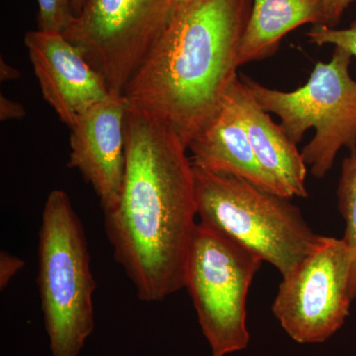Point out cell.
Instances as JSON below:
<instances>
[{"label":"cell","mask_w":356,"mask_h":356,"mask_svg":"<svg viewBox=\"0 0 356 356\" xmlns=\"http://www.w3.org/2000/svg\"><path fill=\"white\" fill-rule=\"evenodd\" d=\"M38 282L51 356H79L95 331L88 243L67 192L51 191L39 233Z\"/></svg>","instance_id":"4"},{"label":"cell","mask_w":356,"mask_h":356,"mask_svg":"<svg viewBox=\"0 0 356 356\" xmlns=\"http://www.w3.org/2000/svg\"><path fill=\"white\" fill-rule=\"evenodd\" d=\"M128 108L125 96L111 93L70 129L69 166L79 170L92 186L104 212L120 198L126 168Z\"/></svg>","instance_id":"10"},{"label":"cell","mask_w":356,"mask_h":356,"mask_svg":"<svg viewBox=\"0 0 356 356\" xmlns=\"http://www.w3.org/2000/svg\"><path fill=\"white\" fill-rule=\"evenodd\" d=\"M193 172L200 222L269 262L282 277L318 245L321 236L290 198L233 175L195 165Z\"/></svg>","instance_id":"3"},{"label":"cell","mask_w":356,"mask_h":356,"mask_svg":"<svg viewBox=\"0 0 356 356\" xmlns=\"http://www.w3.org/2000/svg\"><path fill=\"white\" fill-rule=\"evenodd\" d=\"M305 24H323L321 0H254L241 44L238 65L271 57L288 33Z\"/></svg>","instance_id":"13"},{"label":"cell","mask_w":356,"mask_h":356,"mask_svg":"<svg viewBox=\"0 0 356 356\" xmlns=\"http://www.w3.org/2000/svg\"><path fill=\"white\" fill-rule=\"evenodd\" d=\"M337 207L343 217V241L350 250V294L356 300V151L351 152L341 163V173L337 189Z\"/></svg>","instance_id":"14"},{"label":"cell","mask_w":356,"mask_h":356,"mask_svg":"<svg viewBox=\"0 0 356 356\" xmlns=\"http://www.w3.org/2000/svg\"><path fill=\"white\" fill-rule=\"evenodd\" d=\"M25 266V261L7 252H0V289L8 286L14 276Z\"/></svg>","instance_id":"18"},{"label":"cell","mask_w":356,"mask_h":356,"mask_svg":"<svg viewBox=\"0 0 356 356\" xmlns=\"http://www.w3.org/2000/svg\"><path fill=\"white\" fill-rule=\"evenodd\" d=\"M188 151L197 168L243 178L264 191L285 196L255 158L242 117L227 96L214 119L191 140Z\"/></svg>","instance_id":"12"},{"label":"cell","mask_w":356,"mask_h":356,"mask_svg":"<svg viewBox=\"0 0 356 356\" xmlns=\"http://www.w3.org/2000/svg\"><path fill=\"white\" fill-rule=\"evenodd\" d=\"M38 29L64 33L74 19L70 0H37Z\"/></svg>","instance_id":"15"},{"label":"cell","mask_w":356,"mask_h":356,"mask_svg":"<svg viewBox=\"0 0 356 356\" xmlns=\"http://www.w3.org/2000/svg\"><path fill=\"white\" fill-rule=\"evenodd\" d=\"M175 0H86L64 32L122 95L170 19Z\"/></svg>","instance_id":"8"},{"label":"cell","mask_w":356,"mask_h":356,"mask_svg":"<svg viewBox=\"0 0 356 356\" xmlns=\"http://www.w3.org/2000/svg\"><path fill=\"white\" fill-rule=\"evenodd\" d=\"M264 261L207 225L199 222L192 236L185 270L199 325L213 356L248 348V290Z\"/></svg>","instance_id":"6"},{"label":"cell","mask_w":356,"mask_h":356,"mask_svg":"<svg viewBox=\"0 0 356 356\" xmlns=\"http://www.w3.org/2000/svg\"><path fill=\"white\" fill-rule=\"evenodd\" d=\"M175 6H177V4L184 3V2L188 1V0H175Z\"/></svg>","instance_id":"22"},{"label":"cell","mask_w":356,"mask_h":356,"mask_svg":"<svg viewBox=\"0 0 356 356\" xmlns=\"http://www.w3.org/2000/svg\"><path fill=\"white\" fill-rule=\"evenodd\" d=\"M84 2L86 0H70L72 3V13H74V17L79 16L83 10Z\"/></svg>","instance_id":"21"},{"label":"cell","mask_w":356,"mask_h":356,"mask_svg":"<svg viewBox=\"0 0 356 356\" xmlns=\"http://www.w3.org/2000/svg\"><path fill=\"white\" fill-rule=\"evenodd\" d=\"M196 216L187 147L165 122L129 105L125 175L104 225L140 301H163L184 287Z\"/></svg>","instance_id":"1"},{"label":"cell","mask_w":356,"mask_h":356,"mask_svg":"<svg viewBox=\"0 0 356 356\" xmlns=\"http://www.w3.org/2000/svg\"><path fill=\"white\" fill-rule=\"evenodd\" d=\"M21 76V72L16 67L9 65L8 63L0 58V81H16Z\"/></svg>","instance_id":"20"},{"label":"cell","mask_w":356,"mask_h":356,"mask_svg":"<svg viewBox=\"0 0 356 356\" xmlns=\"http://www.w3.org/2000/svg\"><path fill=\"white\" fill-rule=\"evenodd\" d=\"M226 96L242 117L255 158L264 172L277 182L286 197H308V168L284 128L257 103L240 76L229 86Z\"/></svg>","instance_id":"11"},{"label":"cell","mask_w":356,"mask_h":356,"mask_svg":"<svg viewBox=\"0 0 356 356\" xmlns=\"http://www.w3.org/2000/svg\"><path fill=\"white\" fill-rule=\"evenodd\" d=\"M309 42L316 46L332 44L343 49L356 57V19L346 29H336L324 25H315L307 33Z\"/></svg>","instance_id":"16"},{"label":"cell","mask_w":356,"mask_h":356,"mask_svg":"<svg viewBox=\"0 0 356 356\" xmlns=\"http://www.w3.org/2000/svg\"><path fill=\"white\" fill-rule=\"evenodd\" d=\"M252 6V0H188L175 6L124 88L129 105L165 122L188 149L238 76Z\"/></svg>","instance_id":"2"},{"label":"cell","mask_w":356,"mask_h":356,"mask_svg":"<svg viewBox=\"0 0 356 356\" xmlns=\"http://www.w3.org/2000/svg\"><path fill=\"white\" fill-rule=\"evenodd\" d=\"M27 114L20 102H14L6 95H0V120H20Z\"/></svg>","instance_id":"19"},{"label":"cell","mask_w":356,"mask_h":356,"mask_svg":"<svg viewBox=\"0 0 356 356\" xmlns=\"http://www.w3.org/2000/svg\"><path fill=\"white\" fill-rule=\"evenodd\" d=\"M351 254L343 238L321 236L316 248L282 277L271 306L293 341L323 343L350 316Z\"/></svg>","instance_id":"7"},{"label":"cell","mask_w":356,"mask_h":356,"mask_svg":"<svg viewBox=\"0 0 356 356\" xmlns=\"http://www.w3.org/2000/svg\"><path fill=\"white\" fill-rule=\"evenodd\" d=\"M24 44L44 99L70 129L111 95L102 74L64 33L28 31Z\"/></svg>","instance_id":"9"},{"label":"cell","mask_w":356,"mask_h":356,"mask_svg":"<svg viewBox=\"0 0 356 356\" xmlns=\"http://www.w3.org/2000/svg\"><path fill=\"white\" fill-rule=\"evenodd\" d=\"M351 58L350 53L334 47L331 60L317 63L308 81L293 91L266 88L240 74L262 108L280 117L293 143L300 144L307 131L315 129L301 154L317 178L332 170L343 147L356 151V81L350 76Z\"/></svg>","instance_id":"5"},{"label":"cell","mask_w":356,"mask_h":356,"mask_svg":"<svg viewBox=\"0 0 356 356\" xmlns=\"http://www.w3.org/2000/svg\"><path fill=\"white\" fill-rule=\"evenodd\" d=\"M353 2V0H321L323 8L322 25L336 28Z\"/></svg>","instance_id":"17"}]
</instances>
